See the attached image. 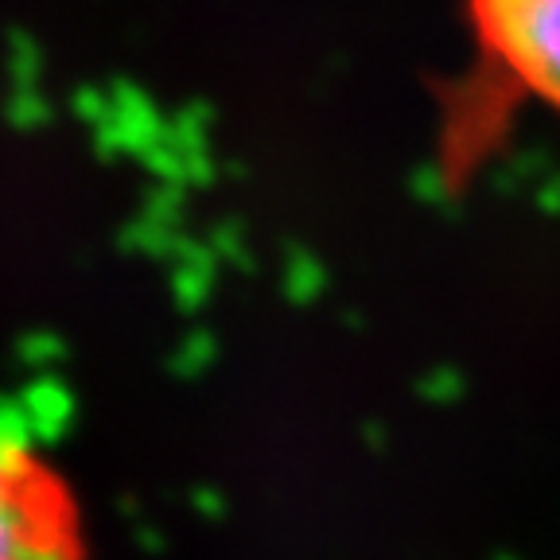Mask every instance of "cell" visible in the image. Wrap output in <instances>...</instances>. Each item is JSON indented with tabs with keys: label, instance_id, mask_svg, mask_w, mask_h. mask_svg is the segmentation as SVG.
Returning a JSON list of instances; mask_svg holds the SVG:
<instances>
[{
	"label": "cell",
	"instance_id": "1",
	"mask_svg": "<svg viewBox=\"0 0 560 560\" xmlns=\"http://www.w3.org/2000/svg\"><path fill=\"white\" fill-rule=\"evenodd\" d=\"M0 560H90L67 475L9 412H0Z\"/></svg>",
	"mask_w": 560,
	"mask_h": 560
},
{
	"label": "cell",
	"instance_id": "2",
	"mask_svg": "<svg viewBox=\"0 0 560 560\" xmlns=\"http://www.w3.org/2000/svg\"><path fill=\"white\" fill-rule=\"evenodd\" d=\"M467 12L502 79L560 114V0H467Z\"/></svg>",
	"mask_w": 560,
	"mask_h": 560
}]
</instances>
